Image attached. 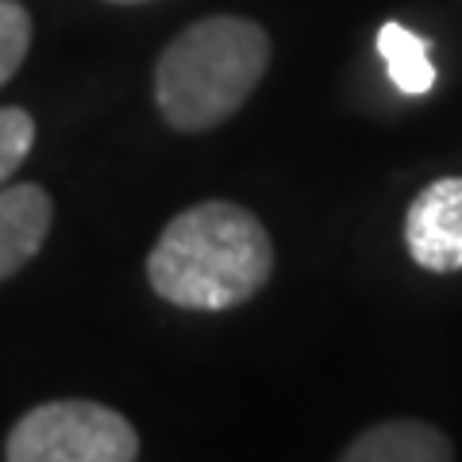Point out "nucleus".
<instances>
[{
	"mask_svg": "<svg viewBox=\"0 0 462 462\" xmlns=\"http://www.w3.org/2000/svg\"><path fill=\"white\" fill-rule=\"evenodd\" d=\"M404 247L431 273L462 270V178H439L404 212Z\"/></svg>",
	"mask_w": 462,
	"mask_h": 462,
	"instance_id": "obj_4",
	"label": "nucleus"
},
{
	"mask_svg": "<svg viewBox=\"0 0 462 462\" xmlns=\"http://www.w3.org/2000/svg\"><path fill=\"white\" fill-rule=\"evenodd\" d=\"M32 51V16L20 0H0V85L23 66Z\"/></svg>",
	"mask_w": 462,
	"mask_h": 462,
	"instance_id": "obj_9",
	"label": "nucleus"
},
{
	"mask_svg": "<svg viewBox=\"0 0 462 462\" xmlns=\"http://www.w3.org/2000/svg\"><path fill=\"white\" fill-rule=\"evenodd\" d=\"M273 273L263 220L231 200H200L178 212L147 258V282L162 300L220 312L251 300Z\"/></svg>",
	"mask_w": 462,
	"mask_h": 462,
	"instance_id": "obj_1",
	"label": "nucleus"
},
{
	"mask_svg": "<svg viewBox=\"0 0 462 462\" xmlns=\"http://www.w3.org/2000/svg\"><path fill=\"white\" fill-rule=\"evenodd\" d=\"M35 147V120L20 105L0 108V185L12 181V173L23 166V158Z\"/></svg>",
	"mask_w": 462,
	"mask_h": 462,
	"instance_id": "obj_8",
	"label": "nucleus"
},
{
	"mask_svg": "<svg viewBox=\"0 0 462 462\" xmlns=\"http://www.w3.org/2000/svg\"><path fill=\"white\" fill-rule=\"evenodd\" d=\"M378 54L385 58L389 81L397 85L404 97H424L436 85V66L428 58V42L397 20L382 23L378 32Z\"/></svg>",
	"mask_w": 462,
	"mask_h": 462,
	"instance_id": "obj_7",
	"label": "nucleus"
},
{
	"mask_svg": "<svg viewBox=\"0 0 462 462\" xmlns=\"http://www.w3.org/2000/svg\"><path fill=\"white\" fill-rule=\"evenodd\" d=\"M112 5H143V0H112Z\"/></svg>",
	"mask_w": 462,
	"mask_h": 462,
	"instance_id": "obj_10",
	"label": "nucleus"
},
{
	"mask_svg": "<svg viewBox=\"0 0 462 462\" xmlns=\"http://www.w3.org/2000/svg\"><path fill=\"white\" fill-rule=\"evenodd\" d=\"M270 66V35L243 16H205L154 66V105L178 132H212L236 116Z\"/></svg>",
	"mask_w": 462,
	"mask_h": 462,
	"instance_id": "obj_2",
	"label": "nucleus"
},
{
	"mask_svg": "<svg viewBox=\"0 0 462 462\" xmlns=\"http://www.w3.org/2000/svg\"><path fill=\"white\" fill-rule=\"evenodd\" d=\"M346 462H447L455 458L451 439L424 420H385L355 436L343 451Z\"/></svg>",
	"mask_w": 462,
	"mask_h": 462,
	"instance_id": "obj_6",
	"label": "nucleus"
},
{
	"mask_svg": "<svg viewBox=\"0 0 462 462\" xmlns=\"http://www.w3.org/2000/svg\"><path fill=\"white\" fill-rule=\"evenodd\" d=\"M54 220V200L35 181L0 185V282L39 254Z\"/></svg>",
	"mask_w": 462,
	"mask_h": 462,
	"instance_id": "obj_5",
	"label": "nucleus"
},
{
	"mask_svg": "<svg viewBox=\"0 0 462 462\" xmlns=\"http://www.w3.org/2000/svg\"><path fill=\"white\" fill-rule=\"evenodd\" d=\"M8 462H132L139 436L124 412L97 401H51L23 412L5 439Z\"/></svg>",
	"mask_w": 462,
	"mask_h": 462,
	"instance_id": "obj_3",
	"label": "nucleus"
}]
</instances>
